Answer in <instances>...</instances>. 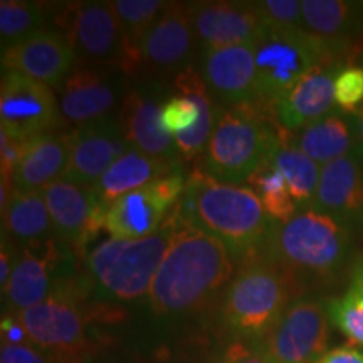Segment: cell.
Listing matches in <instances>:
<instances>
[{
  "label": "cell",
  "instance_id": "obj_1",
  "mask_svg": "<svg viewBox=\"0 0 363 363\" xmlns=\"http://www.w3.org/2000/svg\"><path fill=\"white\" fill-rule=\"evenodd\" d=\"M174 220V238L148 293L152 311L163 318L201 310L234 276V257L222 240Z\"/></svg>",
  "mask_w": 363,
  "mask_h": 363
},
{
  "label": "cell",
  "instance_id": "obj_2",
  "mask_svg": "<svg viewBox=\"0 0 363 363\" xmlns=\"http://www.w3.org/2000/svg\"><path fill=\"white\" fill-rule=\"evenodd\" d=\"M353 235L333 217L306 207L286 224L271 222L261 254L296 281L301 291L335 283L353 266Z\"/></svg>",
  "mask_w": 363,
  "mask_h": 363
},
{
  "label": "cell",
  "instance_id": "obj_3",
  "mask_svg": "<svg viewBox=\"0 0 363 363\" xmlns=\"http://www.w3.org/2000/svg\"><path fill=\"white\" fill-rule=\"evenodd\" d=\"M172 216L222 240L240 261L261 246L272 222L251 189L216 180L199 167Z\"/></svg>",
  "mask_w": 363,
  "mask_h": 363
},
{
  "label": "cell",
  "instance_id": "obj_4",
  "mask_svg": "<svg viewBox=\"0 0 363 363\" xmlns=\"http://www.w3.org/2000/svg\"><path fill=\"white\" fill-rule=\"evenodd\" d=\"M303 291L291 276L252 252L240 261L220 303L222 325L235 340L261 343Z\"/></svg>",
  "mask_w": 363,
  "mask_h": 363
},
{
  "label": "cell",
  "instance_id": "obj_5",
  "mask_svg": "<svg viewBox=\"0 0 363 363\" xmlns=\"http://www.w3.org/2000/svg\"><path fill=\"white\" fill-rule=\"evenodd\" d=\"M281 125L254 103L220 106L201 169L224 184L240 185L271 160Z\"/></svg>",
  "mask_w": 363,
  "mask_h": 363
},
{
  "label": "cell",
  "instance_id": "obj_6",
  "mask_svg": "<svg viewBox=\"0 0 363 363\" xmlns=\"http://www.w3.org/2000/svg\"><path fill=\"white\" fill-rule=\"evenodd\" d=\"M175 220L170 216L160 230L143 239H108L86 256L88 284L98 299L108 303H131L150 293L160 267Z\"/></svg>",
  "mask_w": 363,
  "mask_h": 363
},
{
  "label": "cell",
  "instance_id": "obj_7",
  "mask_svg": "<svg viewBox=\"0 0 363 363\" xmlns=\"http://www.w3.org/2000/svg\"><path fill=\"white\" fill-rule=\"evenodd\" d=\"M355 49L333 44L299 30H272L254 45L256 93L254 104L272 116L274 106L313 67L348 62Z\"/></svg>",
  "mask_w": 363,
  "mask_h": 363
},
{
  "label": "cell",
  "instance_id": "obj_8",
  "mask_svg": "<svg viewBox=\"0 0 363 363\" xmlns=\"http://www.w3.org/2000/svg\"><path fill=\"white\" fill-rule=\"evenodd\" d=\"M38 350L57 363H84L93 355L88 311L74 283L59 281L51 296L38 306L16 313Z\"/></svg>",
  "mask_w": 363,
  "mask_h": 363
},
{
  "label": "cell",
  "instance_id": "obj_9",
  "mask_svg": "<svg viewBox=\"0 0 363 363\" xmlns=\"http://www.w3.org/2000/svg\"><path fill=\"white\" fill-rule=\"evenodd\" d=\"M197 43L190 4L169 2L121 71L136 83L177 78L192 66L189 61Z\"/></svg>",
  "mask_w": 363,
  "mask_h": 363
},
{
  "label": "cell",
  "instance_id": "obj_10",
  "mask_svg": "<svg viewBox=\"0 0 363 363\" xmlns=\"http://www.w3.org/2000/svg\"><path fill=\"white\" fill-rule=\"evenodd\" d=\"M326 301L298 298L259 343L271 363H316L328 352Z\"/></svg>",
  "mask_w": 363,
  "mask_h": 363
},
{
  "label": "cell",
  "instance_id": "obj_11",
  "mask_svg": "<svg viewBox=\"0 0 363 363\" xmlns=\"http://www.w3.org/2000/svg\"><path fill=\"white\" fill-rule=\"evenodd\" d=\"M54 22L78 59H84L91 66L120 69L123 59V35L110 4H69L59 9Z\"/></svg>",
  "mask_w": 363,
  "mask_h": 363
},
{
  "label": "cell",
  "instance_id": "obj_12",
  "mask_svg": "<svg viewBox=\"0 0 363 363\" xmlns=\"http://www.w3.org/2000/svg\"><path fill=\"white\" fill-rule=\"evenodd\" d=\"M187 180L179 170L152 184L121 195L110 203L104 229L113 239H143L155 234L165 224V217L174 211L185 192Z\"/></svg>",
  "mask_w": 363,
  "mask_h": 363
},
{
  "label": "cell",
  "instance_id": "obj_13",
  "mask_svg": "<svg viewBox=\"0 0 363 363\" xmlns=\"http://www.w3.org/2000/svg\"><path fill=\"white\" fill-rule=\"evenodd\" d=\"M130 79L118 67L81 66L59 86V111L62 121L78 128L103 118L121 103L128 91Z\"/></svg>",
  "mask_w": 363,
  "mask_h": 363
},
{
  "label": "cell",
  "instance_id": "obj_14",
  "mask_svg": "<svg viewBox=\"0 0 363 363\" xmlns=\"http://www.w3.org/2000/svg\"><path fill=\"white\" fill-rule=\"evenodd\" d=\"M62 118L59 101L48 84L16 71L0 81V126L27 138L57 131Z\"/></svg>",
  "mask_w": 363,
  "mask_h": 363
},
{
  "label": "cell",
  "instance_id": "obj_15",
  "mask_svg": "<svg viewBox=\"0 0 363 363\" xmlns=\"http://www.w3.org/2000/svg\"><path fill=\"white\" fill-rule=\"evenodd\" d=\"M158 91L160 88L157 81H138L135 86H130L120 106L118 120L130 148L180 165L184 158L177 147L175 136L162 125L163 103Z\"/></svg>",
  "mask_w": 363,
  "mask_h": 363
},
{
  "label": "cell",
  "instance_id": "obj_16",
  "mask_svg": "<svg viewBox=\"0 0 363 363\" xmlns=\"http://www.w3.org/2000/svg\"><path fill=\"white\" fill-rule=\"evenodd\" d=\"M52 220V234L72 249H83L104 229L108 207L94 189L81 187L65 179L40 190Z\"/></svg>",
  "mask_w": 363,
  "mask_h": 363
},
{
  "label": "cell",
  "instance_id": "obj_17",
  "mask_svg": "<svg viewBox=\"0 0 363 363\" xmlns=\"http://www.w3.org/2000/svg\"><path fill=\"white\" fill-rule=\"evenodd\" d=\"M69 160L62 179L93 189L130 150L118 116H108L71 131Z\"/></svg>",
  "mask_w": 363,
  "mask_h": 363
},
{
  "label": "cell",
  "instance_id": "obj_18",
  "mask_svg": "<svg viewBox=\"0 0 363 363\" xmlns=\"http://www.w3.org/2000/svg\"><path fill=\"white\" fill-rule=\"evenodd\" d=\"M311 208L333 217L353 235L363 233V150L321 167Z\"/></svg>",
  "mask_w": 363,
  "mask_h": 363
},
{
  "label": "cell",
  "instance_id": "obj_19",
  "mask_svg": "<svg viewBox=\"0 0 363 363\" xmlns=\"http://www.w3.org/2000/svg\"><path fill=\"white\" fill-rule=\"evenodd\" d=\"M190 11L202 51L256 45L267 34L252 2H195Z\"/></svg>",
  "mask_w": 363,
  "mask_h": 363
},
{
  "label": "cell",
  "instance_id": "obj_20",
  "mask_svg": "<svg viewBox=\"0 0 363 363\" xmlns=\"http://www.w3.org/2000/svg\"><path fill=\"white\" fill-rule=\"evenodd\" d=\"M79 59L65 34L43 29L2 51V69L16 71L35 81L61 86Z\"/></svg>",
  "mask_w": 363,
  "mask_h": 363
},
{
  "label": "cell",
  "instance_id": "obj_21",
  "mask_svg": "<svg viewBox=\"0 0 363 363\" xmlns=\"http://www.w3.org/2000/svg\"><path fill=\"white\" fill-rule=\"evenodd\" d=\"M61 261V251L56 240L51 238L17 251L11 281L6 293L2 294H7L11 315L38 306L51 296L54 288L61 281L57 276Z\"/></svg>",
  "mask_w": 363,
  "mask_h": 363
},
{
  "label": "cell",
  "instance_id": "obj_22",
  "mask_svg": "<svg viewBox=\"0 0 363 363\" xmlns=\"http://www.w3.org/2000/svg\"><path fill=\"white\" fill-rule=\"evenodd\" d=\"M201 76L222 106L254 103L256 93V59L254 45L202 51Z\"/></svg>",
  "mask_w": 363,
  "mask_h": 363
},
{
  "label": "cell",
  "instance_id": "obj_23",
  "mask_svg": "<svg viewBox=\"0 0 363 363\" xmlns=\"http://www.w3.org/2000/svg\"><path fill=\"white\" fill-rule=\"evenodd\" d=\"M338 66L313 67L274 106L272 116L286 130L296 133L303 126L328 115L335 104V78Z\"/></svg>",
  "mask_w": 363,
  "mask_h": 363
},
{
  "label": "cell",
  "instance_id": "obj_24",
  "mask_svg": "<svg viewBox=\"0 0 363 363\" xmlns=\"http://www.w3.org/2000/svg\"><path fill=\"white\" fill-rule=\"evenodd\" d=\"M69 147L71 135L59 130L35 136L13 172V189L19 192H35L62 179L69 160Z\"/></svg>",
  "mask_w": 363,
  "mask_h": 363
},
{
  "label": "cell",
  "instance_id": "obj_25",
  "mask_svg": "<svg viewBox=\"0 0 363 363\" xmlns=\"http://www.w3.org/2000/svg\"><path fill=\"white\" fill-rule=\"evenodd\" d=\"M294 143L318 165L338 160L358 148V136L353 116L347 113H328V115L303 126L293 133Z\"/></svg>",
  "mask_w": 363,
  "mask_h": 363
},
{
  "label": "cell",
  "instance_id": "obj_26",
  "mask_svg": "<svg viewBox=\"0 0 363 363\" xmlns=\"http://www.w3.org/2000/svg\"><path fill=\"white\" fill-rule=\"evenodd\" d=\"M174 170H179V165L130 148L120 160L113 163L110 170L99 179L93 189L99 201L104 206H110L121 195L142 189L162 177L172 174Z\"/></svg>",
  "mask_w": 363,
  "mask_h": 363
},
{
  "label": "cell",
  "instance_id": "obj_27",
  "mask_svg": "<svg viewBox=\"0 0 363 363\" xmlns=\"http://www.w3.org/2000/svg\"><path fill=\"white\" fill-rule=\"evenodd\" d=\"M301 12L308 33L333 44L348 45L357 51L358 45L352 43V38L363 29V4L343 0H305L301 2Z\"/></svg>",
  "mask_w": 363,
  "mask_h": 363
},
{
  "label": "cell",
  "instance_id": "obj_28",
  "mask_svg": "<svg viewBox=\"0 0 363 363\" xmlns=\"http://www.w3.org/2000/svg\"><path fill=\"white\" fill-rule=\"evenodd\" d=\"M52 220L40 190L19 192L13 189L6 211H2V234L17 249L49 239Z\"/></svg>",
  "mask_w": 363,
  "mask_h": 363
},
{
  "label": "cell",
  "instance_id": "obj_29",
  "mask_svg": "<svg viewBox=\"0 0 363 363\" xmlns=\"http://www.w3.org/2000/svg\"><path fill=\"white\" fill-rule=\"evenodd\" d=\"M271 163L284 175L298 207H311L321 169L315 160L296 147L293 131L286 130L284 126L279 130V142L272 152Z\"/></svg>",
  "mask_w": 363,
  "mask_h": 363
},
{
  "label": "cell",
  "instance_id": "obj_30",
  "mask_svg": "<svg viewBox=\"0 0 363 363\" xmlns=\"http://www.w3.org/2000/svg\"><path fill=\"white\" fill-rule=\"evenodd\" d=\"M330 321L350 340L363 347V256L353 261L348 286L340 298L326 299Z\"/></svg>",
  "mask_w": 363,
  "mask_h": 363
},
{
  "label": "cell",
  "instance_id": "obj_31",
  "mask_svg": "<svg viewBox=\"0 0 363 363\" xmlns=\"http://www.w3.org/2000/svg\"><path fill=\"white\" fill-rule=\"evenodd\" d=\"M120 22L121 35H123V59L120 69H123L126 61L133 56L142 39L152 29L169 2L162 0H115L108 2Z\"/></svg>",
  "mask_w": 363,
  "mask_h": 363
},
{
  "label": "cell",
  "instance_id": "obj_32",
  "mask_svg": "<svg viewBox=\"0 0 363 363\" xmlns=\"http://www.w3.org/2000/svg\"><path fill=\"white\" fill-rule=\"evenodd\" d=\"M246 184L257 195L262 208L272 222L286 224L298 214L299 207L289 192L288 182L281 170L272 165L271 160L254 172Z\"/></svg>",
  "mask_w": 363,
  "mask_h": 363
},
{
  "label": "cell",
  "instance_id": "obj_33",
  "mask_svg": "<svg viewBox=\"0 0 363 363\" xmlns=\"http://www.w3.org/2000/svg\"><path fill=\"white\" fill-rule=\"evenodd\" d=\"M45 19L44 7L26 0H2L0 2V39L2 51L12 48L29 35L43 30Z\"/></svg>",
  "mask_w": 363,
  "mask_h": 363
},
{
  "label": "cell",
  "instance_id": "obj_34",
  "mask_svg": "<svg viewBox=\"0 0 363 363\" xmlns=\"http://www.w3.org/2000/svg\"><path fill=\"white\" fill-rule=\"evenodd\" d=\"M252 4L259 13L267 33L305 29L301 2H296V0H262V2Z\"/></svg>",
  "mask_w": 363,
  "mask_h": 363
},
{
  "label": "cell",
  "instance_id": "obj_35",
  "mask_svg": "<svg viewBox=\"0 0 363 363\" xmlns=\"http://www.w3.org/2000/svg\"><path fill=\"white\" fill-rule=\"evenodd\" d=\"M201 120V110L192 99L187 96H172L163 104L162 125L167 131L177 136L184 131H189Z\"/></svg>",
  "mask_w": 363,
  "mask_h": 363
},
{
  "label": "cell",
  "instance_id": "obj_36",
  "mask_svg": "<svg viewBox=\"0 0 363 363\" xmlns=\"http://www.w3.org/2000/svg\"><path fill=\"white\" fill-rule=\"evenodd\" d=\"M335 103L347 115L360 110L363 103V67L348 66L338 71L335 78Z\"/></svg>",
  "mask_w": 363,
  "mask_h": 363
},
{
  "label": "cell",
  "instance_id": "obj_37",
  "mask_svg": "<svg viewBox=\"0 0 363 363\" xmlns=\"http://www.w3.org/2000/svg\"><path fill=\"white\" fill-rule=\"evenodd\" d=\"M34 138H27L0 126V175L2 179L12 182L13 172L17 170Z\"/></svg>",
  "mask_w": 363,
  "mask_h": 363
},
{
  "label": "cell",
  "instance_id": "obj_38",
  "mask_svg": "<svg viewBox=\"0 0 363 363\" xmlns=\"http://www.w3.org/2000/svg\"><path fill=\"white\" fill-rule=\"evenodd\" d=\"M219 363H271L257 343L235 340L227 347Z\"/></svg>",
  "mask_w": 363,
  "mask_h": 363
},
{
  "label": "cell",
  "instance_id": "obj_39",
  "mask_svg": "<svg viewBox=\"0 0 363 363\" xmlns=\"http://www.w3.org/2000/svg\"><path fill=\"white\" fill-rule=\"evenodd\" d=\"M49 358L33 345H2L0 363H49Z\"/></svg>",
  "mask_w": 363,
  "mask_h": 363
},
{
  "label": "cell",
  "instance_id": "obj_40",
  "mask_svg": "<svg viewBox=\"0 0 363 363\" xmlns=\"http://www.w3.org/2000/svg\"><path fill=\"white\" fill-rule=\"evenodd\" d=\"M0 335H2V345H33L24 325L21 323L19 318L16 315H11V313L2 316V321H0Z\"/></svg>",
  "mask_w": 363,
  "mask_h": 363
},
{
  "label": "cell",
  "instance_id": "obj_41",
  "mask_svg": "<svg viewBox=\"0 0 363 363\" xmlns=\"http://www.w3.org/2000/svg\"><path fill=\"white\" fill-rule=\"evenodd\" d=\"M17 251H19V249H17ZM16 261V246L7 239V235L2 234V244H0V288H2V294L6 293L9 281H11Z\"/></svg>",
  "mask_w": 363,
  "mask_h": 363
},
{
  "label": "cell",
  "instance_id": "obj_42",
  "mask_svg": "<svg viewBox=\"0 0 363 363\" xmlns=\"http://www.w3.org/2000/svg\"><path fill=\"white\" fill-rule=\"evenodd\" d=\"M316 363H363V352L352 345L331 348Z\"/></svg>",
  "mask_w": 363,
  "mask_h": 363
},
{
  "label": "cell",
  "instance_id": "obj_43",
  "mask_svg": "<svg viewBox=\"0 0 363 363\" xmlns=\"http://www.w3.org/2000/svg\"><path fill=\"white\" fill-rule=\"evenodd\" d=\"M352 116H353V123H355L358 143H360V148L363 150V106H360V110L353 113Z\"/></svg>",
  "mask_w": 363,
  "mask_h": 363
},
{
  "label": "cell",
  "instance_id": "obj_44",
  "mask_svg": "<svg viewBox=\"0 0 363 363\" xmlns=\"http://www.w3.org/2000/svg\"><path fill=\"white\" fill-rule=\"evenodd\" d=\"M360 48H363V43H362V44H360Z\"/></svg>",
  "mask_w": 363,
  "mask_h": 363
}]
</instances>
